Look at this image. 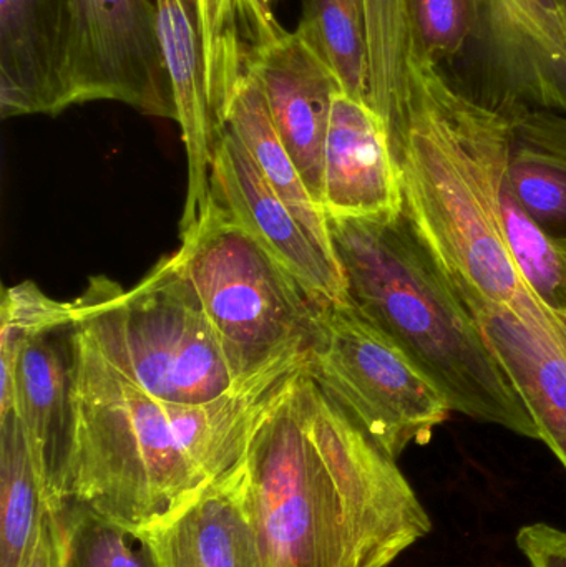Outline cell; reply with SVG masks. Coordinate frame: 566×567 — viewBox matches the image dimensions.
Returning a JSON list of instances; mask_svg holds the SVG:
<instances>
[{"label": "cell", "mask_w": 566, "mask_h": 567, "mask_svg": "<svg viewBox=\"0 0 566 567\" xmlns=\"http://www.w3.org/2000/svg\"><path fill=\"white\" fill-rule=\"evenodd\" d=\"M73 319L116 370L159 402L195 405L235 385L175 252L132 289L93 276L73 300Z\"/></svg>", "instance_id": "5b68a950"}, {"label": "cell", "mask_w": 566, "mask_h": 567, "mask_svg": "<svg viewBox=\"0 0 566 567\" xmlns=\"http://www.w3.org/2000/svg\"><path fill=\"white\" fill-rule=\"evenodd\" d=\"M72 322L73 302L52 299L33 282L7 287L0 307V362L13 365L23 340Z\"/></svg>", "instance_id": "484cf974"}, {"label": "cell", "mask_w": 566, "mask_h": 567, "mask_svg": "<svg viewBox=\"0 0 566 567\" xmlns=\"http://www.w3.org/2000/svg\"><path fill=\"white\" fill-rule=\"evenodd\" d=\"M136 536L156 567H265L245 458Z\"/></svg>", "instance_id": "30bf717a"}, {"label": "cell", "mask_w": 566, "mask_h": 567, "mask_svg": "<svg viewBox=\"0 0 566 567\" xmlns=\"http://www.w3.org/2000/svg\"><path fill=\"white\" fill-rule=\"evenodd\" d=\"M69 106L120 102L143 115L176 120L153 0H70Z\"/></svg>", "instance_id": "ba28073f"}, {"label": "cell", "mask_w": 566, "mask_h": 567, "mask_svg": "<svg viewBox=\"0 0 566 567\" xmlns=\"http://www.w3.org/2000/svg\"><path fill=\"white\" fill-rule=\"evenodd\" d=\"M517 545L532 567H566V533L537 523L521 529Z\"/></svg>", "instance_id": "4316f807"}, {"label": "cell", "mask_w": 566, "mask_h": 567, "mask_svg": "<svg viewBox=\"0 0 566 567\" xmlns=\"http://www.w3.org/2000/svg\"><path fill=\"white\" fill-rule=\"evenodd\" d=\"M55 567H156L132 529L73 498L47 509Z\"/></svg>", "instance_id": "7402d4cb"}, {"label": "cell", "mask_w": 566, "mask_h": 567, "mask_svg": "<svg viewBox=\"0 0 566 567\" xmlns=\"http://www.w3.org/2000/svg\"><path fill=\"white\" fill-rule=\"evenodd\" d=\"M299 33L335 73L341 92L368 102V47L356 0H305Z\"/></svg>", "instance_id": "603a6c76"}, {"label": "cell", "mask_w": 566, "mask_h": 567, "mask_svg": "<svg viewBox=\"0 0 566 567\" xmlns=\"http://www.w3.org/2000/svg\"><path fill=\"white\" fill-rule=\"evenodd\" d=\"M328 218L385 221L404 212L388 126L368 102L339 92L332 103L322 166Z\"/></svg>", "instance_id": "7c38bea8"}, {"label": "cell", "mask_w": 566, "mask_h": 567, "mask_svg": "<svg viewBox=\"0 0 566 567\" xmlns=\"http://www.w3.org/2000/svg\"><path fill=\"white\" fill-rule=\"evenodd\" d=\"M226 128L231 130L236 138L243 143L246 152L258 165L259 172L268 179L276 195L288 205L292 215L305 226L312 241L326 255L336 259L328 216L312 198L298 166L282 145L269 115L261 83L256 75L249 76L236 90L229 105Z\"/></svg>", "instance_id": "d6986e66"}, {"label": "cell", "mask_w": 566, "mask_h": 567, "mask_svg": "<svg viewBox=\"0 0 566 567\" xmlns=\"http://www.w3.org/2000/svg\"><path fill=\"white\" fill-rule=\"evenodd\" d=\"M389 140L404 215L471 316L498 307L517 312L544 300L518 271L505 238V113L418 55L411 96Z\"/></svg>", "instance_id": "7a4b0ae2"}, {"label": "cell", "mask_w": 566, "mask_h": 567, "mask_svg": "<svg viewBox=\"0 0 566 567\" xmlns=\"http://www.w3.org/2000/svg\"><path fill=\"white\" fill-rule=\"evenodd\" d=\"M356 2H358V3H359V0H356ZM359 7H361V3H359Z\"/></svg>", "instance_id": "f546056e"}, {"label": "cell", "mask_w": 566, "mask_h": 567, "mask_svg": "<svg viewBox=\"0 0 566 567\" xmlns=\"http://www.w3.org/2000/svg\"><path fill=\"white\" fill-rule=\"evenodd\" d=\"M75 322L33 333L20 347L13 412L22 422L47 509L69 498L73 450Z\"/></svg>", "instance_id": "4fadbf2b"}, {"label": "cell", "mask_w": 566, "mask_h": 567, "mask_svg": "<svg viewBox=\"0 0 566 567\" xmlns=\"http://www.w3.org/2000/svg\"><path fill=\"white\" fill-rule=\"evenodd\" d=\"M265 567H388L432 522L398 463L305 369L245 455Z\"/></svg>", "instance_id": "6da1fadb"}, {"label": "cell", "mask_w": 566, "mask_h": 567, "mask_svg": "<svg viewBox=\"0 0 566 567\" xmlns=\"http://www.w3.org/2000/svg\"><path fill=\"white\" fill-rule=\"evenodd\" d=\"M73 450L69 498L132 532L168 515L212 482L165 403L73 333Z\"/></svg>", "instance_id": "277c9868"}, {"label": "cell", "mask_w": 566, "mask_h": 567, "mask_svg": "<svg viewBox=\"0 0 566 567\" xmlns=\"http://www.w3.org/2000/svg\"><path fill=\"white\" fill-rule=\"evenodd\" d=\"M23 567H55V553H53L52 533H50L49 515L45 516L35 546L30 553Z\"/></svg>", "instance_id": "83f0119b"}, {"label": "cell", "mask_w": 566, "mask_h": 567, "mask_svg": "<svg viewBox=\"0 0 566 567\" xmlns=\"http://www.w3.org/2000/svg\"><path fill=\"white\" fill-rule=\"evenodd\" d=\"M156 32L163 62L172 83L176 120L182 130L188 162L185 209L179 219V235L188 231L208 208L212 199V169L222 130L216 125L195 30L189 19L188 0H153Z\"/></svg>", "instance_id": "e0dca14e"}, {"label": "cell", "mask_w": 566, "mask_h": 567, "mask_svg": "<svg viewBox=\"0 0 566 567\" xmlns=\"http://www.w3.org/2000/svg\"><path fill=\"white\" fill-rule=\"evenodd\" d=\"M562 9H564L565 16H566V0H560Z\"/></svg>", "instance_id": "f1b7e54d"}, {"label": "cell", "mask_w": 566, "mask_h": 567, "mask_svg": "<svg viewBox=\"0 0 566 567\" xmlns=\"http://www.w3.org/2000/svg\"><path fill=\"white\" fill-rule=\"evenodd\" d=\"M419 55L441 66L457 59L482 27L484 0H411Z\"/></svg>", "instance_id": "d4e9b609"}, {"label": "cell", "mask_w": 566, "mask_h": 567, "mask_svg": "<svg viewBox=\"0 0 566 567\" xmlns=\"http://www.w3.org/2000/svg\"><path fill=\"white\" fill-rule=\"evenodd\" d=\"M351 302L439 386L452 412L541 440L524 400L404 212L328 218Z\"/></svg>", "instance_id": "3957f363"}, {"label": "cell", "mask_w": 566, "mask_h": 567, "mask_svg": "<svg viewBox=\"0 0 566 567\" xmlns=\"http://www.w3.org/2000/svg\"><path fill=\"white\" fill-rule=\"evenodd\" d=\"M472 317L527 405L542 442L566 470V317L552 307L525 319L507 307Z\"/></svg>", "instance_id": "9a60e30c"}, {"label": "cell", "mask_w": 566, "mask_h": 567, "mask_svg": "<svg viewBox=\"0 0 566 567\" xmlns=\"http://www.w3.org/2000/svg\"><path fill=\"white\" fill-rule=\"evenodd\" d=\"M497 95L566 113V16L560 0H484Z\"/></svg>", "instance_id": "5bb4252c"}, {"label": "cell", "mask_w": 566, "mask_h": 567, "mask_svg": "<svg viewBox=\"0 0 566 567\" xmlns=\"http://www.w3.org/2000/svg\"><path fill=\"white\" fill-rule=\"evenodd\" d=\"M212 196L295 276L316 306L349 299L339 262L312 241L229 128L216 146Z\"/></svg>", "instance_id": "9c48e42d"}, {"label": "cell", "mask_w": 566, "mask_h": 567, "mask_svg": "<svg viewBox=\"0 0 566 567\" xmlns=\"http://www.w3.org/2000/svg\"><path fill=\"white\" fill-rule=\"evenodd\" d=\"M306 370L394 460L409 446L428 445L452 412L424 370L351 299L318 307Z\"/></svg>", "instance_id": "52a82bcc"}, {"label": "cell", "mask_w": 566, "mask_h": 567, "mask_svg": "<svg viewBox=\"0 0 566 567\" xmlns=\"http://www.w3.org/2000/svg\"><path fill=\"white\" fill-rule=\"evenodd\" d=\"M47 516L29 440L13 410L0 416V567H23Z\"/></svg>", "instance_id": "44dd1931"}, {"label": "cell", "mask_w": 566, "mask_h": 567, "mask_svg": "<svg viewBox=\"0 0 566 567\" xmlns=\"http://www.w3.org/2000/svg\"><path fill=\"white\" fill-rule=\"evenodd\" d=\"M502 221L512 258L528 286L566 317V239L542 228L505 183Z\"/></svg>", "instance_id": "cb8c5ba5"}, {"label": "cell", "mask_w": 566, "mask_h": 567, "mask_svg": "<svg viewBox=\"0 0 566 567\" xmlns=\"http://www.w3.org/2000/svg\"><path fill=\"white\" fill-rule=\"evenodd\" d=\"M179 241L176 261L202 300L235 385L309 349L318 306L213 196Z\"/></svg>", "instance_id": "8992f818"}, {"label": "cell", "mask_w": 566, "mask_h": 567, "mask_svg": "<svg viewBox=\"0 0 566 567\" xmlns=\"http://www.w3.org/2000/svg\"><path fill=\"white\" fill-rule=\"evenodd\" d=\"M487 102L508 120V188L542 228L566 239V113Z\"/></svg>", "instance_id": "ac0fdd59"}, {"label": "cell", "mask_w": 566, "mask_h": 567, "mask_svg": "<svg viewBox=\"0 0 566 567\" xmlns=\"http://www.w3.org/2000/svg\"><path fill=\"white\" fill-rule=\"evenodd\" d=\"M368 47V103L389 130L411 96L412 60L419 55L411 0H359Z\"/></svg>", "instance_id": "ffe728a7"}, {"label": "cell", "mask_w": 566, "mask_h": 567, "mask_svg": "<svg viewBox=\"0 0 566 567\" xmlns=\"http://www.w3.org/2000/svg\"><path fill=\"white\" fill-rule=\"evenodd\" d=\"M255 75L282 145L322 208L326 138L341 92L335 73L298 30L285 29L263 49Z\"/></svg>", "instance_id": "8fae6325"}, {"label": "cell", "mask_w": 566, "mask_h": 567, "mask_svg": "<svg viewBox=\"0 0 566 567\" xmlns=\"http://www.w3.org/2000/svg\"><path fill=\"white\" fill-rule=\"evenodd\" d=\"M70 0H0V116L69 109Z\"/></svg>", "instance_id": "2e32d148"}]
</instances>
